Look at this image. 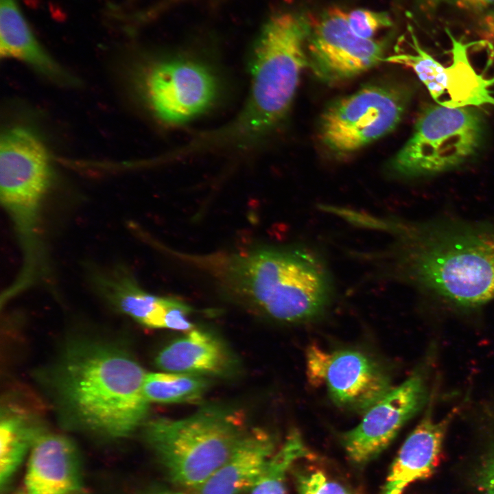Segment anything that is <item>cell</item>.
I'll return each mask as SVG.
<instances>
[{"label":"cell","instance_id":"obj_12","mask_svg":"<svg viewBox=\"0 0 494 494\" xmlns=\"http://www.w3.org/2000/svg\"><path fill=\"white\" fill-rule=\"evenodd\" d=\"M25 494H73L80 486V460L74 444L56 434L42 432L30 449Z\"/></svg>","mask_w":494,"mask_h":494},{"label":"cell","instance_id":"obj_25","mask_svg":"<svg viewBox=\"0 0 494 494\" xmlns=\"http://www.w3.org/2000/svg\"><path fill=\"white\" fill-rule=\"evenodd\" d=\"M480 27L484 35L494 40V10L486 14L480 23Z\"/></svg>","mask_w":494,"mask_h":494},{"label":"cell","instance_id":"obj_11","mask_svg":"<svg viewBox=\"0 0 494 494\" xmlns=\"http://www.w3.org/2000/svg\"><path fill=\"white\" fill-rule=\"evenodd\" d=\"M427 395L425 377L417 372L364 412L360 423L344 434L342 443L355 462H366L381 453L403 425L423 406Z\"/></svg>","mask_w":494,"mask_h":494},{"label":"cell","instance_id":"obj_20","mask_svg":"<svg viewBox=\"0 0 494 494\" xmlns=\"http://www.w3.org/2000/svg\"><path fill=\"white\" fill-rule=\"evenodd\" d=\"M203 375L181 373H146L143 393L149 402L178 403L199 400L209 388Z\"/></svg>","mask_w":494,"mask_h":494},{"label":"cell","instance_id":"obj_7","mask_svg":"<svg viewBox=\"0 0 494 494\" xmlns=\"http://www.w3.org/2000/svg\"><path fill=\"white\" fill-rule=\"evenodd\" d=\"M410 92L392 84H372L336 100L322 113L319 137L338 156L362 149L392 131L401 121Z\"/></svg>","mask_w":494,"mask_h":494},{"label":"cell","instance_id":"obj_2","mask_svg":"<svg viewBox=\"0 0 494 494\" xmlns=\"http://www.w3.org/2000/svg\"><path fill=\"white\" fill-rule=\"evenodd\" d=\"M51 375L57 403L76 425L120 438L144 424L150 403L143 393L146 373L126 352L98 343H75Z\"/></svg>","mask_w":494,"mask_h":494},{"label":"cell","instance_id":"obj_1","mask_svg":"<svg viewBox=\"0 0 494 494\" xmlns=\"http://www.w3.org/2000/svg\"><path fill=\"white\" fill-rule=\"evenodd\" d=\"M394 236L388 258L397 277L461 307L494 300V224L380 220Z\"/></svg>","mask_w":494,"mask_h":494},{"label":"cell","instance_id":"obj_14","mask_svg":"<svg viewBox=\"0 0 494 494\" xmlns=\"http://www.w3.org/2000/svg\"><path fill=\"white\" fill-rule=\"evenodd\" d=\"M272 436L248 430L227 460L198 489L199 494H242L250 491L275 452Z\"/></svg>","mask_w":494,"mask_h":494},{"label":"cell","instance_id":"obj_6","mask_svg":"<svg viewBox=\"0 0 494 494\" xmlns=\"http://www.w3.org/2000/svg\"><path fill=\"white\" fill-rule=\"evenodd\" d=\"M481 116L473 107L431 106L391 162L399 176L416 177L453 169L471 158L483 138Z\"/></svg>","mask_w":494,"mask_h":494},{"label":"cell","instance_id":"obj_13","mask_svg":"<svg viewBox=\"0 0 494 494\" xmlns=\"http://www.w3.org/2000/svg\"><path fill=\"white\" fill-rule=\"evenodd\" d=\"M449 414L435 420L430 410L408 436L394 460L381 494H403L412 482L430 477L437 467Z\"/></svg>","mask_w":494,"mask_h":494},{"label":"cell","instance_id":"obj_16","mask_svg":"<svg viewBox=\"0 0 494 494\" xmlns=\"http://www.w3.org/2000/svg\"><path fill=\"white\" fill-rule=\"evenodd\" d=\"M451 41V62L443 66L438 82L437 104L448 108L494 106L491 88L494 77H486L476 70L469 55L470 44L448 32Z\"/></svg>","mask_w":494,"mask_h":494},{"label":"cell","instance_id":"obj_8","mask_svg":"<svg viewBox=\"0 0 494 494\" xmlns=\"http://www.w3.org/2000/svg\"><path fill=\"white\" fill-rule=\"evenodd\" d=\"M130 83L152 115L168 124H180L202 114L218 94V82L211 69L189 59L147 63L132 72Z\"/></svg>","mask_w":494,"mask_h":494},{"label":"cell","instance_id":"obj_5","mask_svg":"<svg viewBox=\"0 0 494 494\" xmlns=\"http://www.w3.org/2000/svg\"><path fill=\"white\" fill-rule=\"evenodd\" d=\"M248 430L231 409L207 407L179 419L143 425L145 438L176 484L199 489L227 460Z\"/></svg>","mask_w":494,"mask_h":494},{"label":"cell","instance_id":"obj_28","mask_svg":"<svg viewBox=\"0 0 494 494\" xmlns=\"http://www.w3.org/2000/svg\"><path fill=\"white\" fill-rule=\"evenodd\" d=\"M23 494H25V493H23Z\"/></svg>","mask_w":494,"mask_h":494},{"label":"cell","instance_id":"obj_23","mask_svg":"<svg viewBox=\"0 0 494 494\" xmlns=\"http://www.w3.org/2000/svg\"><path fill=\"white\" fill-rule=\"evenodd\" d=\"M296 478L298 494H349L342 484L320 471L298 473Z\"/></svg>","mask_w":494,"mask_h":494},{"label":"cell","instance_id":"obj_22","mask_svg":"<svg viewBox=\"0 0 494 494\" xmlns=\"http://www.w3.org/2000/svg\"><path fill=\"white\" fill-rule=\"evenodd\" d=\"M346 18L352 31L358 36L372 39L381 29L392 25L390 16L384 12L356 9L346 12Z\"/></svg>","mask_w":494,"mask_h":494},{"label":"cell","instance_id":"obj_26","mask_svg":"<svg viewBox=\"0 0 494 494\" xmlns=\"http://www.w3.org/2000/svg\"><path fill=\"white\" fill-rule=\"evenodd\" d=\"M447 0H423V3L429 8H434Z\"/></svg>","mask_w":494,"mask_h":494},{"label":"cell","instance_id":"obj_19","mask_svg":"<svg viewBox=\"0 0 494 494\" xmlns=\"http://www.w3.org/2000/svg\"><path fill=\"white\" fill-rule=\"evenodd\" d=\"M41 430L26 416L5 413L0 421V483L7 484Z\"/></svg>","mask_w":494,"mask_h":494},{"label":"cell","instance_id":"obj_18","mask_svg":"<svg viewBox=\"0 0 494 494\" xmlns=\"http://www.w3.org/2000/svg\"><path fill=\"white\" fill-rule=\"evenodd\" d=\"M231 362L220 340L194 329L164 347L155 358L157 367L164 371L200 375L225 373Z\"/></svg>","mask_w":494,"mask_h":494},{"label":"cell","instance_id":"obj_4","mask_svg":"<svg viewBox=\"0 0 494 494\" xmlns=\"http://www.w3.org/2000/svg\"><path fill=\"white\" fill-rule=\"evenodd\" d=\"M309 29L303 17L290 12L271 17L261 29L250 58L247 99L228 124L241 142L258 144L285 117L307 65Z\"/></svg>","mask_w":494,"mask_h":494},{"label":"cell","instance_id":"obj_15","mask_svg":"<svg viewBox=\"0 0 494 494\" xmlns=\"http://www.w3.org/2000/svg\"><path fill=\"white\" fill-rule=\"evenodd\" d=\"M0 56L25 64L40 75L62 85L76 80L43 48L16 0H0Z\"/></svg>","mask_w":494,"mask_h":494},{"label":"cell","instance_id":"obj_21","mask_svg":"<svg viewBox=\"0 0 494 494\" xmlns=\"http://www.w3.org/2000/svg\"><path fill=\"white\" fill-rule=\"evenodd\" d=\"M308 456L301 436L291 432L280 449L270 458L263 473L250 494H287L285 476L294 462Z\"/></svg>","mask_w":494,"mask_h":494},{"label":"cell","instance_id":"obj_3","mask_svg":"<svg viewBox=\"0 0 494 494\" xmlns=\"http://www.w3.org/2000/svg\"><path fill=\"white\" fill-rule=\"evenodd\" d=\"M225 288L265 315L307 321L329 305L333 281L323 259L303 246L267 247L203 258Z\"/></svg>","mask_w":494,"mask_h":494},{"label":"cell","instance_id":"obj_24","mask_svg":"<svg viewBox=\"0 0 494 494\" xmlns=\"http://www.w3.org/2000/svg\"><path fill=\"white\" fill-rule=\"evenodd\" d=\"M457 8L469 12H481L494 4V0H451Z\"/></svg>","mask_w":494,"mask_h":494},{"label":"cell","instance_id":"obj_9","mask_svg":"<svg viewBox=\"0 0 494 494\" xmlns=\"http://www.w3.org/2000/svg\"><path fill=\"white\" fill-rule=\"evenodd\" d=\"M306 370L308 381L325 386L336 403L360 412H365L392 388L383 368L357 351H328L309 346Z\"/></svg>","mask_w":494,"mask_h":494},{"label":"cell","instance_id":"obj_10","mask_svg":"<svg viewBox=\"0 0 494 494\" xmlns=\"http://www.w3.org/2000/svg\"><path fill=\"white\" fill-rule=\"evenodd\" d=\"M307 44V64L325 82L350 79L384 60V43L356 35L346 12L338 8L325 12L310 27Z\"/></svg>","mask_w":494,"mask_h":494},{"label":"cell","instance_id":"obj_17","mask_svg":"<svg viewBox=\"0 0 494 494\" xmlns=\"http://www.w3.org/2000/svg\"><path fill=\"white\" fill-rule=\"evenodd\" d=\"M95 291L122 313L151 328H164L171 298L144 291L126 269L121 267L92 274Z\"/></svg>","mask_w":494,"mask_h":494},{"label":"cell","instance_id":"obj_27","mask_svg":"<svg viewBox=\"0 0 494 494\" xmlns=\"http://www.w3.org/2000/svg\"><path fill=\"white\" fill-rule=\"evenodd\" d=\"M148 494H187V493H180V492L169 491H158L152 492V493H150Z\"/></svg>","mask_w":494,"mask_h":494}]
</instances>
